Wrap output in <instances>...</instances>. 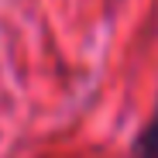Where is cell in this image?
Masks as SVG:
<instances>
[{
	"label": "cell",
	"instance_id": "6da1fadb",
	"mask_svg": "<svg viewBox=\"0 0 158 158\" xmlns=\"http://www.w3.org/2000/svg\"><path fill=\"white\" fill-rule=\"evenodd\" d=\"M131 158H158V103H155L151 120L144 124V131H141L138 141H134V151H131Z\"/></svg>",
	"mask_w": 158,
	"mask_h": 158
}]
</instances>
